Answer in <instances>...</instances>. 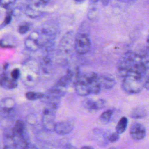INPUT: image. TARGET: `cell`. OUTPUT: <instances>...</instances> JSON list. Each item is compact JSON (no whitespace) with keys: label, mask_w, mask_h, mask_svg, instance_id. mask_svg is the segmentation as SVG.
Listing matches in <instances>:
<instances>
[{"label":"cell","mask_w":149,"mask_h":149,"mask_svg":"<svg viewBox=\"0 0 149 149\" xmlns=\"http://www.w3.org/2000/svg\"><path fill=\"white\" fill-rule=\"evenodd\" d=\"M144 59L143 56L132 51L125 53L118 63L117 70L119 75L123 77Z\"/></svg>","instance_id":"1"},{"label":"cell","mask_w":149,"mask_h":149,"mask_svg":"<svg viewBox=\"0 0 149 149\" xmlns=\"http://www.w3.org/2000/svg\"><path fill=\"white\" fill-rule=\"evenodd\" d=\"M146 79L136 72H129L123 77L122 88L129 94H135L140 93L144 88Z\"/></svg>","instance_id":"2"},{"label":"cell","mask_w":149,"mask_h":149,"mask_svg":"<svg viewBox=\"0 0 149 149\" xmlns=\"http://www.w3.org/2000/svg\"><path fill=\"white\" fill-rule=\"evenodd\" d=\"M58 108V106L48 103L42 111V123L44 127L47 130H54V127L55 123H54V119Z\"/></svg>","instance_id":"3"},{"label":"cell","mask_w":149,"mask_h":149,"mask_svg":"<svg viewBox=\"0 0 149 149\" xmlns=\"http://www.w3.org/2000/svg\"><path fill=\"white\" fill-rule=\"evenodd\" d=\"M74 47L79 54H87L91 48V41L88 36L86 33L78 34L75 37Z\"/></svg>","instance_id":"4"},{"label":"cell","mask_w":149,"mask_h":149,"mask_svg":"<svg viewBox=\"0 0 149 149\" xmlns=\"http://www.w3.org/2000/svg\"><path fill=\"white\" fill-rule=\"evenodd\" d=\"M88 84L90 94H97L101 90V86L99 79V74L95 72H88L83 74Z\"/></svg>","instance_id":"5"},{"label":"cell","mask_w":149,"mask_h":149,"mask_svg":"<svg viewBox=\"0 0 149 149\" xmlns=\"http://www.w3.org/2000/svg\"><path fill=\"white\" fill-rule=\"evenodd\" d=\"M41 37L39 30L33 31L24 41L26 48L31 51H36L41 47Z\"/></svg>","instance_id":"6"},{"label":"cell","mask_w":149,"mask_h":149,"mask_svg":"<svg viewBox=\"0 0 149 149\" xmlns=\"http://www.w3.org/2000/svg\"><path fill=\"white\" fill-rule=\"evenodd\" d=\"M74 88L76 93L81 97L87 96L90 94L88 84L83 74L77 72L74 81Z\"/></svg>","instance_id":"7"},{"label":"cell","mask_w":149,"mask_h":149,"mask_svg":"<svg viewBox=\"0 0 149 149\" xmlns=\"http://www.w3.org/2000/svg\"><path fill=\"white\" fill-rule=\"evenodd\" d=\"M16 108L15 100L10 97H6L2 99L0 108L1 115L4 117L10 116L14 114Z\"/></svg>","instance_id":"8"},{"label":"cell","mask_w":149,"mask_h":149,"mask_svg":"<svg viewBox=\"0 0 149 149\" xmlns=\"http://www.w3.org/2000/svg\"><path fill=\"white\" fill-rule=\"evenodd\" d=\"M106 104V101L102 98L93 99L86 98L83 101V107L90 112H95L103 108Z\"/></svg>","instance_id":"9"},{"label":"cell","mask_w":149,"mask_h":149,"mask_svg":"<svg viewBox=\"0 0 149 149\" xmlns=\"http://www.w3.org/2000/svg\"><path fill=\"white\" fill-rule=\"evenodd\" d=\"M146 129L144 126L139 122H134L130 127L129 134L131 138L136 141L143 140L146 136Z\"/></svg>","instance_id":"10"},{"label":"cell","mask_w":149,"mask_h":149,"mask_svg":"<svg viewBox=\"0 0 149 149\" xmlns=\"http://www.w3.org/2000/svg\"><path fill=\"white\" fill-rule=\"evenodd\" d=\"M74 125L69 120H65L56 122L54 125V131L59 135H66L69 134L73 129Z\"/></svg>","instance_id":"11"},{"label":"cell","mask_w":149,"mask_h":149,"mask_svg":"<svg viewBox=\"0 0 149 149\" xmlns=\"http://www.w3.org/2000/svg\"><path fill=\"white\" fill-rule=\"evenodd\" d=\"M0 83L1 87L5 90L14 89L17 86V81L12 79L5 70L1 73Z\"/></svg>","instance_id":"12"},{"label":"cell","mask_w":149,"mask_h":149,"mask_svg":"<svg viewBox=\"0 0 149 149\" xmlns=\"http://www.w3.org/2000/svg\"><path fill=\"white\" fill-rule=\"evenodd\" d=\"M99 79L101 88L105 90H111L113 88L116 84L114 77L108 74H99Z\"/></svg>","instance_id":"13"},{"label":"cell","mask_w":149,"mask_h":149,"mask_svg":"<svg viewBox=\"0 0 149 149\" xmlns=\"http://www.w3.org/2000/svg\"><path fill=\"white\" fill-rule=\"evenodd\" d=\"M73 76V72L71 70L68 69L66 73L59 79L56 85L59 88L66 91L69 84H70V83L72 81Z\"/></svg>","instance_id":"14"},{"label":"cell","mask_w":149,"mask_h":149,"mask_svg":"<svg viewBox=\"0 0 149 149\" xmlns=\"http://www.w3.org/2000/svg\"><path fill=\"white\" fill-rule=\"evenodd\" d=\"M147 115V112L145 108L142 106H137L134 107L130 113V116L134 119H141Z\"/></svg>","instance_id":"15"},{"label":"cell","mask_w":149,"mask_h":149,"mask_svg":"<svg viewBox=\"0 0 149 149\" xmlns=\"http://www.w3.org/2000/svg\"><path fill=\"white\" fill-rule=\"evenodd\" d=\"M128 123V119L126 117L123 116L118 121L116 127H115V131L118 132L119 134L123 133L126 129Z\"/></svg>","instance_id":"16"},{"label":"cell","mask_w":149,"mask_h":149,"mask_svg":"<svg viewBox=\"0 0 149 149\" xmlns=\"http://www.w3.org/2000/svg\"><path fill=\"white\" fill-rule=\"evenodd\" d=\"M45 94L41 92L35 91H27L25 94L26 98L30 101H35L41 99L45 97Z\"/></svg>","instance_id":"17"},{"label":"cell","mask_w":149,"mask_h":149,"mask_svg":"<svg viewBox=\"0 0 149 149\" xmlns=\"http://www.w3.org/2000/svg\"><path fill=\"white\" fill-rule=\"evenodd\" d=\"M113 113V109H108L101 114V115L100 116V120L102 122L107 123L111 119Z\"/></svg>","instance_id":"18"},{"label":"cell","mask_w":149,"mask_h":149,"mask_svg":"<svg viewBox=\"0 0 149 149\" xmlns=\"http://www.w3.org/2000/svg\"><path fill=\"white\" fill-rule=\"evenodd\" d=\"M9 74L12 79L17 81L18 79L21 77L22 72L19 68H15L10 72Z\"/></svg>","instance_id":"19"},{"label":"cell","mask_w":149,"mask_h":149,"mask_svg":"<svg viewBox=\"0 0 149 149\" xmlns=\"http://www.w3.org/2000/svg\"><path fill=\"white\" fill-rule=\"evenodd\" d=\"M30 29V25L28 23H24L21 24L18 27V31L20 34H26Z\"/></svg>","instance_id":"20"},{"label":"cell","mask_w":149,"mask_h":149,"mask_svg":"<svg viewBox=\"0 0 149 149\" xmlns=\"http://www.w3.org/2000/svg\"><path fill=\"white\" fill-rule=\"evenodd\" d=\"M119 134L118 132L116 131L115 132H113L112 133L110 134L108 137V140L111 142H115L119 138Z\"/></svg>","instance_id":"21"},{"label":"cell","mask_w":149,"mask_h":149,"mask_svg":"<svg viewBox=\"0 0 149 149\" xmlns=\"http://www.w3.org/2000/svg\"><path fill=\"white\" fill-rule=\"evenodd\" d=\"M13 1L14 0H1V5L4 8H7Z\"/></svg>","instance_id":"22"},{"label":"cell","mask_w":149,"mask_h":149,"mask_svg":"<svg viewBox=\"0 0 149 149\" xmlns=\"http://www.w3.org/2000/svg\"><path fill=\"white\" fill-rule=\"evenodd\" d=\"M50 0H37L36 2V6H41L46 5L49 2Z\"/></svg>","instance_id":"23"},{"label":"cell","mask_w":149,"mask_h":149,"mask_svg":"<svg viewBox=\"0 0 149 149\" xmlns=\"http://www.w3.org/2000/svg\"><path fill=\"white\" fill-rule=\"evenodd\" d=\"M144 88L146 90H149V76L146 78L145 81H144Z\"/></svg>","instance_id":"24"},{"label":"cell","mask_w":149,"mask_h":149,"mask_svg":"<svg viewBox=\"0 0 149 149\" xmlns=\"http://www.w3.org/2000/svg\"><path fill=\"white\" fill-rule=\"evenodd\" d=\"M10 20H11V14L8 13V14L7 15V16H6L5 19V20H4L3 23L5 24H7L9 23Z\"/></svg>","instance_id":"25"},{"label":"cell","mask_w":149,"mask_h":149,"mask_svg":"<svg viewBox=\"0 0 149 149\" xmlns=\"http://www.w3.org/2000/svg\"><path fill=\"white\" fill-rule=\"evenodd\" d=\"M23 149H37L34 146L27 143Z\"/></svg>","instance_id":"26"},{"label":"cell","mask_w":149,"mask_h":149,"mask_svg":"<svg viewBox=\"0 0 149 149\" xmlns=\"http://www.w3.org/2000/svg\"><path fill=\"white\" fill-rule=\"evenodd\" d=\"M64 149H77V148L73 146H72L70 144H68L65 147Z\"/></svg>","instance_id":"27"},{"label":"cell","mask_w":149,"mask_h":149,"mask_svg":"<svg viewBox=\"0 0 149 149\" xmlns=\"http://www.w3.org/2000/svg\"><path fill=\"white\" fill-rule=\"evenodd\" d=\"M81 149H94V148L88 146H83L81 148Z\"/></svg>","instance_id":"28"},{"label":"cell","mask_w":149,"mask_h":149,"mask_svg":"<svg viewBox=\"0 0 149 149\" xmlns=\"http://www.w3.org/2000/svg\"><path fill=\"white\" fill-rule=\"evenodd\" d=\"M74 1H75L76 3H81L83 2L84 1H85V0H74Z\"/></svg>","instance_id":"29"},{"label":"cell","mask_w":149,"mask_h":149,"mask_svg":"<svg viewBox=\"0 0 149 149\" xmlns=\"http://www.w3.org/2000/svg\"><path fill=\"white\" fill-rule=\"evenodd\" d=\"M91 1V2H92V3H95V2H97V1H98L99 0H90Z\"/></svg>","instance_id":"30"},{"label":"cell","mask_w":149,"mask_h":149,"mask_svg":"<svg viewBox=\"0 0 149 149\" xmlns=\"http://www.w3.org/2000/svg\"><path fill=\"white\" fill-rule=\"evenodd\" d=\"M147 42L149 44V33H148V34L147 37Z\"/></svg>","instance_id":"31"},{"label":"cell","mask_w":149,"mask_h":149,"mask_svg":"<svg viewBox=\"0 0 149 149\" xmlns=\"http://www.w3.org/2000/svg\"><path fill=\"white\" fill-rule=\"evenodd\" d=\"M109 149H115V148H109Z\"/></svg>","instance_id":"32"}]
</instances>
